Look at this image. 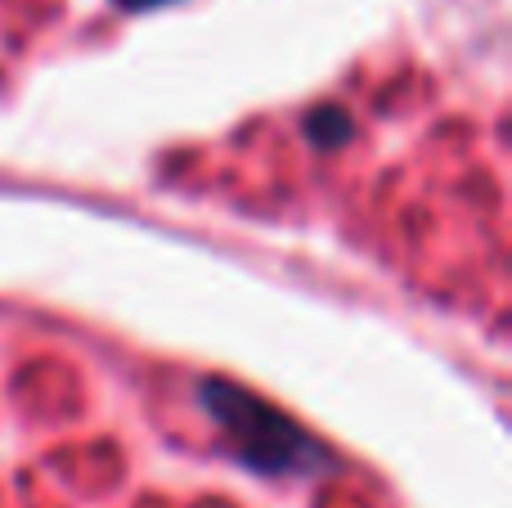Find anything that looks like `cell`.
I'll list each match as a JSON object with an SVG mask.
<instances>
[{
    "label": "cell",
    "mask_w": 512,
    "mask_h": 508,
    "mask_svg": "<svg viewBox=\"0 0 512 508\" xmlns=\"http://www.w3.org/2000/svg\"><path fill=\"white\" fill-rule=\"evenodd\" d=\"M203 410L225 428V437L234 441L239 459H248L261 473H288V468H306L310 455H319L306 441V432L292 428L279 410H270L265 401L248 396L243 387L207 378L203 383Z\"/></svg>",
    "instance_id": "6da1fadb"
},
{
    "label": "cell",
    "mask_w": 512,
    "mask_h": 508,
    "mask_svg": "<svg viewBox=\"0 0 512 508\" xmlns=\"http://www.w3.org/2000/svg\"><path fill=\"white\" fill-rule=\"evenodd\" d=\"M306 131H310V140H315L319 149H333V144H346V140H351L355 122L342 113V108H319V113L306 122Z\"/></svg>",
    "instance_id": "7a4b0ae2"
},
{
    "label": "cell",
    "mask_w": 512,
    "mask_h": 508,
    "mask_svg": "<svg viewBox=\"0 0 512 508\" xmlns=\"http://www.w3.org/2000/svg\"><path fill=\"white\" fill-rule=\"evenodd\" d=\"M122 9H153V5H167V0H117Z\"/></svg>",
    "instance_id": "3957f363"
}]
</instances>
